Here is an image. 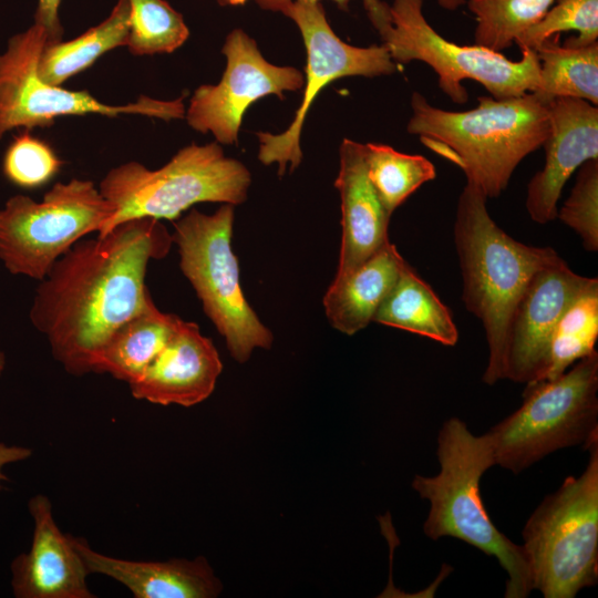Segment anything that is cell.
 I'll return each mask as SVG.
<instances>
[{
	"label": "cell",
	"mask_w": 598,
	"mask_h": 598,
	"mask_svg": "<svg viewBox=\"0 0 598 598\" xmlns=\"http://www.w3.org/2000/svg\"><path fill=\"white\" fill-rule=\"evenodd\" d=\"M173 244L161 220L144 217L75 243L37 287L29 318L53 358L72 375L91 373L111 334L152 299L148 262Z\"/></svg>",
	"instance_id": "1"
},
{
	"label": "cell",
	"mask_w": 598,
	"mask_h": 598,
	"mask_svg": "<svg viewBox=\"0 0 598 598\" xmlns=\"http://www.w3.org/2000/svg\"><path fill=\"white\" fill-rule=\"evenodd\" d=\"M477 101L473 109L448 111L413 92L406 131L460 167L467 183L487 198H495L506 189L518 164L547 138L548 104L534 93L505 99L485 95Z\"/></svg>",
	"instance_id": "2"
},
{
	"label": "cell",
	"mask_w": 598,
	"mask_h": 598,
	"mask_svg": "<svg viewBox=\"0 0 598 598\" xmlns=\"http://www.w3.org/2000/svg\"><path fill=\"white\" fill-rule=\"evenodd\" d=\"M487 197L466 183L457 202L453 235L463 280L462 300L482 321L487 348L483 382L504 379L509 326L534 275L559 255L523 244L491 217Z\"/></svg>",
	"instance_id": "3"
},
{
	"label": "cell",
	"mask_w": 598,
	"mask_h": 598,
	"mask_svg": "<svg viewBox=\"0 0 598 598\" xmlns=\"http://www.w3.org/2000/svg\"><path fill=\"white\" fill-rule=\"evenodd\" d=\"M436 455L440 472L412 482L431 505L424 534L432 540L454 537L495 557L508 576L504 596L526 598L533 587L523 547L496 528L480 492L483 474L495 465L489 435H474L464 421L450 417L439 431Z\"/></svg>",
	"instance_id": "4"
},
{
	"label": "cell",
	"mask_w": 598,
	"mask_h": 598,
	"mask_svg": "<svg viewBox=\"0 0 598 598\" xmlns=\"http://www.w3.org/2000/svg\"><path fill=\"white\" fill-rule=\"evenodd\" d=\"M367 16L396 64L421 61L436 73L441 91L454 103L464 104L465 80L478 82L495 99L534 92L539 63L534 50H520L519 60L472 44H457L442 37L426 20L423 0H362Z\"/></svg>",
	"instance_id": "5"
},
{
	"label": "cell",
	"mask_w": 598,
	"mask_h": 598,
	"mask_svg": "<svg viewBox=\"0 0 598 598\" xmlns=\"http://www.w3.org/2000/svg\"><path fill=\"white\" fill-rule=\"evenodd\" d=\"M584 447L582 473L547 495L522 530L533 590L545 598H574L598 581V436Z\"/></svg>",
	"instance_id": "6"
},
{
	"label": "cell",
	"mask_w": 598,
	"mask_h": 598,
	"mask_svg": "<svg viewBox=\"0 0 598 598\" xmlns=\"http://www.w3.org/2000/svg\"><path fill=\"white\" fill-rule=\"evenodd\" d=\"M250 183L248 168L227 157L217 142L192 143L154 171L137 162L118 165L100 183L99 189L115 206V214L97 235L135 218L174 221L198 203L241 204Z\"/></svg>",
	"instance_id": "7"
},
{
	"label": "cell",
	"mask_w": 598,
	"mask_h": 598,
	"mask_svg": "<svg viewBox=\"0 0 598 598\" xmlns=\"http://www.w3.org/2000/svg\"><path fill=\"white\" fill-rule=\"evenodd\" d=\"M598 352L555 379L526 384L523 403L494 425L495 465L518 474L545 456L598 436Z\"/></svg>",
	"instance_id": "8"
},
{
	"label": "cell",
	"mask_w": 598,
	"mask_h": 598,
	"mask_svg": "<svg viewBox=\"0 0 598 598\" xmlns=\"http://www.w3.org/2000/svg\"><path fill=\"white\" fill-rule=\"evenodd\" d=\"M234 205L214 214L196 209L173 221V243L179 267L193 286L203 310L224 337L231 357L246 362L254 349H270L272 332L259 320L243 293L239 265L231 249Z\"/></svg>",
	"instance_id": "9"
},
{
	"label": "cell",
	"mask_w": 598,
	"mask_h": 598,
	"mask_svg": "<svg viewBox=\"0 0 598 598\" xmlns=\"http://www.w3.org/2000/svg\"><path fill=\"white\" fill-rule=\"evenodd\" d=\"M114 214L86 179L55 183L41 202L12 196L0 209V260L10 274L41 281L75 243L103 233Z\"/></svg>",
	"instance_id": "10"
},
{
	"label": "cell",
	"mask_w": 598,
	"mask_h": 598,
	"mask_svg": "<svg viewBox=\"0 0 598 598\" xmlns=\"http://www.w3.org/2000/svg\"><path fill=\"white\" fill-rule=\"evenodd\" d=\"M48 42V32L34 22L13 35L0 54V138L13 128L49 127L65 115H143L164 121L185 117L184 96L161 101L142 95L136 102L110 105L86 91L43 82L38 63Z\"/></svg>",
	"instance_id": "11"
},
{
	"label": "cell",
	"mask_w": 598,
	"mask_h": 598,
	"mask_svg": "<svg viewBox=\"0 0 598 598\" xmlns=\"http://www.w3.org/2000/svg\"><path fill=\"white\" fill-rule=\"evenodd\" d=\"M298 27L307 52L306 83L301 103L292 122L283 132H258V159L264 165L276 163L282 176L301 163L300 137L305 118L319 92L331 82L347 76L374 78L391 75L398 64L384 45L355 47L342 41L332 30L320 1H296L282 12Z\"/></svg>",
	"instance_id": "12"
},
{
	"label": "cell",
	"mask_w": 598,
	"mask_h": 598,
	"mask_svg": "<svg viewBox=\"0 0 598 598\" xmlns=\"http://www.w3.org/2000/svg\"><path fill=\"white\" fill-rule=\"evenodd\" d=\"M221 52L226 68L220 81L196 89L185 118L193 130L230 145L238 141L243 116L252 103L271 94L282 99L285 92L303 87L305 76L293 66L268 62L241 29L227 35Z\"/></svg>",
	"instance_id": "13"
},
{
	"label": "cell",
	"mask_w": 598,
	"mask_h": 598,
	"mask_svg": "<svg viewBox=\"0 0 598 598\" xmlns=\"http://www.w3.org/2000/svg\"><path fill=\"white\" fill-rule=\"evenodd\" d=\"M596 279L576 274L560 256L534 275L509 326L504 379L525 384L545 379L556 324Z\"/></svg>",
	"instance_id": "14"
},
{
	"label": "cell",
	"mask_w": 598,
	"mask_h": 598,
	"mask_svg": "<svg viewBox=\"0 0 598 598\" xmlns=\"http://www.w3.org/2000/svg\"><path fill=\"white\" fill-rule=\"evenodd\" d=\"M550 128L543 147L545 165L528 183L526 209L535 223L557 218L558 200L570 176L598 159V107L588 101L558 97L548 103Z\"/></svg>",
	"instance_id": "15"
},
{
	"label": "cell",
	"mask_w": 598,
	"mask_h": 598,
	"mask_svg": "<svg viewBox=\"0 0 598 598\" xmlns=\"http://www.w3.org/2000/svg\"><path fill=\"white\" fill-rule=\"evenodd\" d=\"M33 519L31 547L11 564V588L17 598H94L90 573L72 535L56 524L51 501L43 494L28 503Z\"/></svg>",
	"instance_id": "16"
},
{
	"label": "cell",
	"mask_w": 598,
	"mask_h": 598,
	"mask_svg": "<svg viewBox=\"0 0 598 598\" xmlns=\"http://www.w3.org/2000/svg\"><path fill=\"white\" fill-rule=\"evenodd\" d=\"M221 370L213 340L178 317L163 349L128 386L136 400L188 408L213 393Z\"/></svg>",
	"instance_id": "17"
},
{
	"label": "cell",
	"mask_w": 598,
	"mask_h": 598,
	"mask_svg": "<svg viewBox=\"0 0 598 598\" xmlns=\"http://www.w3.org/2000/svg\"><path fill=\"white\" fill-rule=\"evenodd\" d=\"M334 186L341 200V246L334 277L343 276L385 247L390 215L367 173L364 144L344 138Z\"/></svg>",
	"instance_id": "18"
},
{
	"label": "cell",
	"mask_w": 598,
	"mask_h": 598,
	"mask_svg": "<svg viewBox=\"0 0 598 598\" xmlns=\"http://www.w3.org/2000/svg\"><path fill=\"white\" fill-rule=\"evenodd\" d=\"M72 540L90 575L116 580L135 598H214L223 589L204 557L132 560L100 553L84 538L72 536Z\"/></svg>",
	"instance_id": "19"
},
{
	"label": "cell",
	"mask_w": 598,
	"mask_h": 598,
	"mask_svg": "<svg viewBox=\"0 0 598 598\" xmlns=\"http://www.w3.org/2000/svg\"><path fill=\"white\" fill-rule=\"evenodd\" d=\"M405 260L389 243L350 272L334 277L323 297L332 328L352 336L364 329L390 292Z\"/></svg>",
	"instance_id": "20"
},
{
	"label": "cell",
	"mask_w": 598,
	"mask_h": 598,
	"mask_svg": "<svg viewBox=\"0 0 598 598\" xmlns=\"http://www.w3.org/2000/svg\"><path fill=\"white\" fill-rule=\"evenodd\" d=\"M177 318L161 311L151 299L111 334L95 355L91 372L106 373L127 384L133 382L163 349Z\"/></svg>",
	"instance_id": "21"
},
{
	"label": "cell",
	"mask_w": 598,
	"mask_h": 598,
	"mask_svg": "<svg viewBox=\"0 0 598 598\" xmlns=\"http://www.w3.org/2000/svg\"><path fill=\"white\" fill-rule=\"evenodd\" d=\"M374 322L455 346L458 331L450 309L405 261L394 286L380 303Z\"/></svg>",
	"instance_id": "22"
},
{
	"label": "cell",
	"mask_w": 598,
	"mask_h": 598,
	"mask_svg": "<svg viewBox=\"0 0 598 598\" xmlns=\"http://www.w3.org/2000/svg\"><path fill=\"white\" fill-rule=\"evenodd\" d=\"M128 27V2L117 0L109 17L97 25L75 39L45 44L38 63L40 79L52 85H61L107 51L126 47Z\"/></svg>",
	"instance_id": "23"
},
{
	"label": "cell",
	"mask_w": 598,
	"mask_h": 598,
	"mask_svg": "<svg viewBox=\"0 0 598 598\" xmlns=\"http://www.w3.org/2000/svg\"><path fill=\"white\" fill-rule=\"evenodd\" d=\"M539 81L532 92L548 104L558 97H573L598 104V42L585 47L559 44L553 37L537 50Z\"/></svg>",
	"instance_id": "24"
},
{
	"label": "cell",
	"mask_w": 598,
	"mask_h": 598,
	"mask_svg": "<svg viewBox=\"0 0 598 598\" xmlns=\"http://www.w3.org/2000/svg\"><path fill=\"white\" fill-rule=\"evenodd\" d=\"M364 161L368 177L390 216L419 187L436 177L435 166L426 157L384 144H364Z\"/></svg>",
	"instance_id": "25"
},
{
	"label": "cell",
	"mask_w": 598,
	"mask_h": 598,
	"mask_svg": "<svg viewBox=\"0 0 598 598\" xmlns=\"http://www.w3.org/2000/svg\"><path fill=\"white\" fill-rule=\"evenodd\" d=\"M598 338V279L579 293L555 327L545 379H555L595 351Z\"/></svg>",
	"instance_id": "26"
},
{
	"label": "cell",
	"mask_w": 598,
	"mask_h": 598,
	"mask_svg": "<svg viewBox=\"0 0 598 598\" xmlns=\"http://www.w3.org/2000/svg\"><path fill=\"white\" fill-rule=\"evenodd\" d=\"M556 0H466L475 18V44L501 52L537 23Z\"/></svg>",
	"instance_id": "27"
},
{
	"label": "cell",
	"mask_w": 598,
	"mask_h": 598,
	"mask_svg": "<svg viewBox=\"0 0 598 598\" xmlns=\"http://www.w3.org/2000/svg\"><path fill=\"white\" fill-rule=\"evenodd\" d=\"M126 47L135 55L171 53L189 35L183 16L165 0H127Z\"/></svg>",
	"instance_id": "28"
},
{
	"label": "cell",
	"mask_w": 598,
	"mask_h": 598,
	"mask_svg": "<svg viewBox=\"0 0 598 598\" xmlns=\"http://www.w3.org/2000/svg\"><path fill=\"white\" fill-rule=\"evenodd\" d=\"M574 31L563 44L585 47L598 42V0H556L546 14L515 41L520 50L536 51L560 33Z\"/></svg>",
	"instance_id": "29"
},
{
	"label": "cell",
	"mask_w": 598,
	"mask_h": 598,
	"mask_svg": "<svg viewBox=\"0 0 598 598\" xmlns=\"http://www.w3.org/2000/svg\"><path fill=\"white\" fill-rule=\"evenodd\" d=\"M62 166L52 147L28 130L9 145L3 157V174L14 185L37 188L51 181Z\"/></svg>",
	"instance_id": "30"
},
{
	"label": "cell",
	"mask_w": 598,
	"mask_h": 598,
	"mask_svg": "<svg viewBox=\"0 0 598 598\" xmlns=\"http://www.w3.org/2000/svg\"><path fill=\"white\" fill-rule=\"evenodd\" d=\"M565 225L575 230L588 251L598 249V159L578 168L569 197L557 212Z\"/></svg>",
	"instance_id": "31"
},
{
	"label": "cell",
	"mask_w": 598,
	"mask_h": 598,
	"mask_svg": "<svg viewBox=\"0 0 598 598\" xmlns=\"http://www.w3.org/2000/svg\"><path fill=\"white\" fill-rule=\"evenodd\" d=\"M60 4L61 0H38L34 22L45 29L50 42L60 41L63 33L59 18Z\"/></svg>",
	"instance_id": "32"
},
{
	"label": "cell",
	"mask_w": 598,
	"mask_h": 598,
	"mask_svg": "<svg viewBox=\"0 0 598 598\" xmlns=\"http://www.w3.org/2000/svg\"><path fill=\"white\" fill-rule=\"evenodd\" d=\"M31 455L32 450L29 447L0 443V489L3 487V483L8 481V476L3 472L4 466L24 461Z\"/></svg>",
	"instance_id": "33"
},
{
	"label": "cell",
	"mask_w": 598,
	"mask_h": 598,
	"mask_svg": "<svg viewBox=\"0 0 598 598\" xmlns=\"http://www.w3.org/2000/svg\"><path fill=\"white\" fill-rule=\"evenodd\" d=\"M257 4L265 10L274 12H282V10L292 2L296 1H320V0H255ZM336 2L340 8L346 9L350 0H331Z\"/></svg>",
	"instance_id": "34"
},
{
	"label": "cell",
	"mask_w": 598,
	"mask_h": 598,
	"mask_svg": "<svg viewBox=\"0 0 598 598\" xmlns=\"http://www.w3.org/2000/svg\"><path fill=\"white\" fill-rule=\"evenodd\" d=\"M437 4L445 10L454 11L466 3V0H436Z\"/></svg>",
	"instance_id": "35"
},
{
	"label": "cell",
	"mask_w": 598,
	"mask_h": 598,
	"mask_svg": "<svg viewBox=\"0 0 598 598\" xmlns=\"http://www.w3.org/2000/svg\"><path fill=\"white\" fill-rule=\"evenodd\" d=\"M248 0H218V2L220 4H226V6H243L247 2Z\"/></svg>",
	"instance_id": "36"
},
{
	"label": "cell",
	"mask_w": 598,
	"mask_h": 598,
	"mask_svg": "<svg viewBox=\"0 0 598 598\" xmlns=\"http://www.w3.org/2000/svg\"><path fill=\"white\" fill-rule=\"evenodd\" d=\"M6 368V357L4 353L0 350V375L2 374Z\"/></svg>",
	"instance_id": "37"
}]
</instances>
